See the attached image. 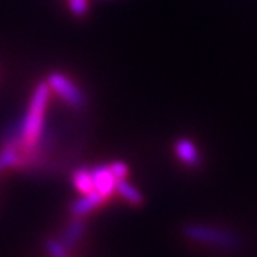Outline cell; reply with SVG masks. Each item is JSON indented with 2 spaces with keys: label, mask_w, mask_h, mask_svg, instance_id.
<instances>
[{
  "label": "cell",
  "mask_w": 257,
  "mask_h": 257,
  "mask_svg": "<svg viewBox=\"0 0 257 257\" xmlns=\"http://www.w3.org/2000/svg\"><path fill=\"white\" fill-rule=\"evenodd\" d=\"M68 4H70V8L71 11L78 14V16H82L85 11H87V0H68Z\"/></svg>",
  "instance_id": "cell-11"
},
{
  "label": "cell",
  "mask_w": 257,
  "mask_h": 257,
  "mask_svg": "<svg viewBox=\"0 0 257 257\" xmlns=\"http://www.w3.org/2000/svg\"><path fill=\"white\" fill-rule=\"evenodd\" d=\"M110 169H112V174L116 180H124L128 175V168L124 161H113L110 164Z\"/></svg>",
  "instance_id": "cell-10"
},
{
  "label": "cell",
  "mask_w": 257,
  "mask_h": 257,
  "mask_svg": "<svg viewBox=\"0 0 257 257\" xmlns=\"http://www.w3.org/2000/svg\"><path fill=\"white\" fill-rule=\"evenodd\" d=\"M71 183H73V186H75V189L81 194H87V192L95 191L93 178H91L90 169H85V168L76 169L71 175Z\"/></svg>",
  "instance_id": "cell-8"
},
{
  "label": "cell",
  "mask_w": 257,
  "mask_h": 257,
  "mask_svg": "<svg viewBox=\"0 0 257 257\" xmlns=\"http://www.w3.org/2000/svg\"><path fill=\"white\" fill-rule=\"evenodd\" d=\"M181 232L191 242L222 249H237L243 242L242 237L234 231L203 223H186L181 228Z\"/></svg>",
  "instance_id": "cell-1"
},
{
  "label": "cell",
  "mask_w": 257,
  "mask_h": 257,
  "mask_svg": "<svg viewBox=\"0 0 257 257\" xmlns=\"http://www.w3.org/2000/svg\"><path fill=\"white\" fill-rule=\"evenodd\" d=\"M104 201H105V198L98 191L82 194L78 200H75L70 205V214H71V217H85L91 211L98 209Z\"/></svg>",
  "instance_id": "cell-4"
},
{
  "label": "cell",
  "mask_w": 257,
  "mask_h": 257,
  "mask_svg": "<svg viewBox=\"0 0 257 257\" xmlns=\"http://www.w3.org/2000/svg\"><path fill=\"white\" fill-rule=\"evenodd\" d=\"M115 192L119 194L128 205H132V206H143L144 205V195L141 194V191L137 189L132 183H128L125 178L118 180Z\"/></svg>",
  "instance_id": "cell-7"
},
{
  "label": "cell",
  "mask_w": 257,
  "mask_h": 257,
  "mask_svg": "<svg viewBox=\"0 0 257 257\" xmlns=\"http://www.w3.org/2000/svg\"><path fill=\"white\" fill-rule=\"evenodd\" d=\"M45 248L50 257H68V249L62 245L59 238H47Z\"/></svg>",
  "instance_id": "cell-9"
},
{
  "label": "cell",
  "mask_w": 257,
  "mask_h": 257,
  "mask_svg": "<svg viewBox=\"0 0 257 257\" xmlns=\"http://www.w3.org/2000/svg\"><path fill=\"white\" fill-rule=\"evenodd\" d=\"M87 231V225H85V220L84 217H73L71 222L65 226L62 235L59 240L62 242V245L70 251V249H75L76 245L81 242V238L84 237Z\"/></svg>",
  "instance_id": "cell-5"
},
{
  "label": "cell",
  "mask_w": 257,
  "mask_h": 257,
  "mask_svg": "<svg viewBox=\"0 0 257 257\" xmlns=\"http://www.w3.org/2000/svg\"><path fill=\"white\" fill-rule=\"evenodd\" d=\"M47 82L50 84L53 93L58 95L71 108H82L85 105V96L81 88L62 73H51Z\"/></svg>",
  "instance_id": "cell-2"
},
{
  "label": "cell",
  "mask_w": 257,
  "mask_h": 257,
  "mask_svg": "<svg viewBox=\"0 0 257 257\" xmlns=\"http://www.w3.org/2000/svg\"><path fill=\"white\" fill-rule=\"evenodd\" d=\"M174 151H175V155L177 158L183 163L186 164L189 168H195L200 164V152H198V148L195 146L194 141H191L189 138H180L175 146H174Z\"/></svg>",
  "instance_id": "cell-6"
},
{
  "label": "cell",
  "mask_w": 257,
  "mask_h": 257,
  "mask_svg": "<svg viewBox=\"0 0 257 257\" xmlns=\"http://www.w3.org/2000/svg\"><path fill=\"white\" fill-rule=\"evenodd\" d=\"M90 171H91V178H93L95 191H98L105 200L112 194H115L118 180L112 174L110 164H102V166H96V168L90 169Z\"/></svg>",
  "instance_id": "cell-3"
}]
</instances>
